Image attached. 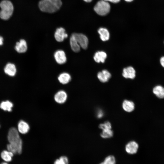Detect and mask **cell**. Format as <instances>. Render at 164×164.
<instances>
[{
  "label": "cell",
  "mask_w": 164,
  "mask_h": 164,
  "mask_svg": "<svg viewBox=\"0 0 164 164\" xmlns=\"http://www.w3.org/2000/svg\"><path fill=\"white\" fill-rule=\"evenodd\" d=\"M8 139L9 142L7 146L8 150L14 154H21L22 150V141L15 128L12 127L10 129Z\"/></svg>",
  "instance_id": "obj_1"
},
{
  "label": "cell",
  "mask_w": 164,
  "mask_h": 164,
  "mask_svg": "<svg viewBox=\"0 0 164 164\" xmlns=\"http://www.w3.org/2000/svg\"><path fill=\"white\" fill-rule=\"evenodd\" d=\"M62 5L61 0H41L39 3V8L41 11L50 13L58 11Z\"/></svg>",
  "instance_id": "obj_2"
},
{
  "label": "cell",
  "mask_w": 164,
  "mask_h": 164,
  "mask_svg": "<svg viewBox=\"0 0 164 164\" xmlns=\"http://www.w3.org/2000/svg\"><path fill=\"white\" fill-rule=\"evenodd\" d=\"M1 10L0 11V18L2 19L7 20L12 15L14 10L12 3L9 1L4 0L0 3Z\"/></svg>",
  "instance_id": "obj_3"
},
{
  "label": "cell",
  "mask_w": 164,
  "mask_h": 164,
  "mask_svg": "<svg viewBox=\"0 0 164 164\" xmlns=\"http://www.w3.org/2000/svg\"><path fill=\"white\" fill-rule=\"evenodd\" d=\"M110 9V5L109 3L104 0L98 2L94 7L96 12L101 16L107 15L109 12Z\"/></svg>",
  "instance_id": "obj_4"
},
{
  "label": "cell",
  "mask_w": 164,
  "mask_h": 164,
  "mask_svg": "<svg viewBox=\"0 0 164 164\" xmlns=\"http://www.w3.org/2000/svg\"><path fill=\"white\" fill-rule=\"evenodd\" d=\"M73 34L80 47L84 49H87L88 43V40L87 37L82 33H74Z\"/></svg>",
  "instance_id": "obj_5"
},
{
  "label": "cell",
  "mask_w": 164,
  "mask_h": 164,
  "mask_svg": "<svg viewBox=\"0 0 164 164\" xmlns=\"http://www.w3.org/2000/svg\"><path fill=\"white\" fill-rule=\"evenodd\" d=\"M54 56L56 62L59 64L65 63L67 61V57L65 52L62 50H58L54 53Z\"/></svg>",
  "instance_id": "obj_6"
},
{
  "label": "cell",
  "mask_w": 164,
  "mask_h": 164,
  "mask_svg": "<svg viewBox=\"0 0 164 164\" xmlns=\"http://www.w3.org/2000/svg\"><path fill=\"white\" fill-rule=\"evenodd\" d=\"M54 37L58 42L63 41L64 39L68 37V34L66 33L65 29L62 27L57 28L54 33Z\"/></svg>",
  "instance_id": "obj_7"
},
{
  "label": "cell",
  "mask_w": 164,
  "mask_h": 164,
  "mask_svg": "<svg viewBox=\"0 0 164 164\" xmlns=\"http://www.w3.org/2000/svg\"><path fill=\"white\" fill-rule=\"evenodd\" d=\"M67 95L66 92L63 90H60L57 92L54 96L55 101L59 104L64 103L67 100Z\"/></svg>",
  "instance_id": "obj_8"
},
{
  "label": "cell",
  "mask_w": 164,
  "mask_h": 164,
  "mask_svg": "<svg viewBox=\"0 0 164 164\" xmlns=\"http://www.w3.org/2000/svg\"><path fill=\"white\" fill-rule=\"evenodd\" d=\"M138 148V144L135 141H131L126 144L125 149L128 153L133 154L137 152Z\"/></svg>",
  "instance_id": "obj_9"
},
{
  "label": "cell",
  "mask_w": 164,
  "mask_h": 164,
  "mask_svg": "<svg viewBox=\"0 0 164 164\" xmlns=\"http://www.w3.org/2000/svg\"><path fill=\"white\" fill-rule=\"evenodd\" d=\"M15 49L19 53H23L26 52L27 49L26 41L24 39H20L19 42L16 43Z\"/></svg>",
  "instance_id": "obj_10"
},
{
  "label": "cell",
  "mask_w": 164,
  "mask_h": 164,
  "mask_svg": "<svg viewBox=\"0 0 164 164\" xmlns=\"http://www.w3.org/2000/svg\"><path fill=\"white\" fill-rule=\"evenodd\" d=\"M122 74L126 78L133 79L135 76V71L133 67H128L123 69Z\"/></svg>",
  "instance_id": "obj_11"
},
{
  "label": "cell",
  "mask_w": 164,
  "mask_h": 164,
  "mask_svg": "<svg viewBox=\"0 0 164 164\" xmlns=\"http://www.w3.org/2000/svg\"><path fill=\"white\" fill-rule=\"evenodd\" d=\"M97 77L101 82L105 83L108 81L111 77V75L107 70H104L98 73Z\"/></svg>",
  "instance_id": "obj_12"
},
{
  "label": "cell",
  "mask_w": 164,
  "mask_h": 164,
  "mask_svg": "<svg viewBox=\"0 0 164 164\" xmlns=\"http://www.w3.org/2000/svg\"><path fill=\"white\" fill-rule=\"evenodd\" d=\"M4 71L6 74L9 76L13 77L14 76L16 73V67L14 64L9 63L5 66Z\"/></svg>",
  "instance_id": "obj_13"
},
{
  "label": "cell",
  "mask_w": 164,
  "mask_h": 164,
  "mask_svg": "<svg viewBox=\"0 0 164 164\" xmlns=\"http://www.w3.org/2000/svg\"><path fill=\"white\" fill-rule=\"evenodd\" d=\"M18 131L21 134H26L27 133L30 129L29 125L26 121L21 120L20 121L18 125Z\"/></svg>",
  "instance_id": "obj_14"
},
{
  "label": "cell",
  "mask_w": 164,
  "mask_h": 164,
  "mask_svg": "<svg viewBox=\"0 0 164 164\" xmlns=\"http://www.w3.org/2000/svg\"><path fill=\"white\" fill-rule=\"evenodd\" d=\"M70 44L72 50L78 52L80 50V46L76 39L73 33L71 36L70 39Z\"/></svg>",
  "instance_id": "obj_15"
},
{
  "label": "cell",
  "mask_w": 164,
  "mask_h": 164,
  "mask_svg": "<svg viewBox=\"0 0 164 164\" xmlns=\"http://www.w3.org/2000/svg\"><path fill=\"white\" fill-rule=\"evenodd\" d=\"M107 57V54L105 52L103 51H98L95 53L94 56V59L97 63H104Z\"/></svg>",
  "instance_id": "obj_16"
},
{
  "label": "cell",
  "mask_w": 164,
  "mask_h": 164,
  "mask_svg": "<svg viewBox=\"0 0 164 164\" xmlns=\"http://www.w3.org/2000/svg\"><path fill=\"white\" fill-rule=\"evenodd\" d=\"M122 106L125 111L129 112L133 111L135 108V104L133 102L127 100L123 101Z\"/></svg>",
  "instance_id": "obj_17"
},
{
  "label": "cell",
  "mask_w": 164,
  "mask_h": 164,
  "mask_svg": "<svg viewBox=\"0 0 164 164\" xmlns=\"http://www.w3.org/2000/svg\"><path fill=\"white\" fill-rule=\"evenodd\" d=\"M101 39L104 41L108 40L110 37V34L108 31L105 28L101 27L98 30Z\"/></svg>",
  "instance_id": "obj_18"
},
{
  "label": "cell",
  "mask_w": 164,
  "mask_h": 164,
  "mask_svg": "<svg viewBox=\"0 0 164 164\" xmlns=\"http://www.w3.org/2000/svg\"><path fill=\"white\" fill-rule=\"evenodd\" d=\"M58 79L60 83L65 84L68 83L70 81L71 77L69 73L64 72L59 75Z\"/></svg>",
  "instance_id": "obj_19"
},
{
  "label": "cell",
  "mask_w": 164,
  "mask_h": 164,
  "mask_svg": "<svg viewBox=\"0 0 164 164\" xmlns=\"http://www.w3.org/2000/svg\"><path fill=\"white\" fill-rule=\"evenodd\" d=\"M153 93L159 98H164V87L160 85L155 86L153 89Z\"/></svg>",
  "instance_id": "obj_20"
},
{
  "label": "cell",
  "mask_w": 164,
  "mask_h": 164,
  "mask_svg": "<svg viewBox=\"0 0 164 164\" xmlns=\"http://www.w3.org/2000/svg\"><path fill=\"white\" fill-rule=\"evenodd\" d=\"M14 154L8 150H3L1 153L2 159L6 162H10L12 160Z\"/></svg>",
  "instance_id": "obj_21"
},
{
  "label": "cell",
  "mask_w": 164,
  "mask_h": 164,
  "mask_svg": "<svg viewBox=\"0 0 164 164\" xmlns=\"http://www.w3.org/2000/svg\"><path fill=\"white\" fill-rule=\"evenodd\" d=\"M13 104L9 101H2L0 104V108L5 111L10 112L12 111Z\"/></svg>",
  "instance_id": "obj_22"
},
{
  "label": "cell",
  "mask_w": 164,
  "mask_h": 164,
  "mask_svg": "<svg viewBox=\"0 0 164 164\" xmlns=\"http://www.w3.org/2000/svg\"><path fill=\"white\" fill-rule=\"evenodd\" d=\"M113 132L111 129H107L102 130L101 134V136L104 138H110L113 135Z\"/></svg>",
  "instance_id": "obj_23"
},
{
  "label": "cell",
  "mask_w": 164,
  "mask_h": 164,
  "mask_svg": "<svg viewBox=\"0 0 164 164\" xmlns=\"http://www.w3.org/2000/svg\"><path fill=\"white\" fill-rule=\"evenodd\" d=\"M116 163L114 157L113 155H109L106 157L104 161L99 164H115Z\"/></svg>",
  "instance_id": "obj_24"
},
{
  "label": "cell",
  "mask_w": 164,
  "mask_h": 164,
  "mask_svg": "<svg viewBox=\"0 0 164 164\" xmlns=\"http://www.w3.org/2000/svg\"><path fill=\"white\" fill-rule=\"evenodd\" d=\"M68 160L67 157L65 156L61 157L59 159L56 160L54 164H68Z\"/></svg>",
  "instance_id": "obj_25"
},
{
  "label": "cell",
  "mask_w": 164,
  "mask_h": 164,
  "mask_svg": "<svg viewBox=\"0 0 164 164\" xmlns=\"http://www.w3.org/2000/svg\"><path fill=\"white\" fill-rule=\"evenodd\" d=\"M99 128L102 130L104 129H111V123L108 121H106L104 123L101 124L99 125Z\"/></svg>",
  "instance_id": "obj_26"
},
{
  "label": "cell",
  "mask_w": 164,
  "mask_h": 164,
  "mask_svg": "<svg viewBox=\"0 0 164 164\" xmlns=\"http://www.w3.org/2000/svg\"><path fill=\"white\" fill-rule=\"evenodd\" d=\"M160 62L161 65L164 68V56L161 57L160 59Z\"/></svg>",
  "instance_id": "obj_27"
},
{
  "label": "cell",
  "mask_w": 164,
  "mask_h": 164,
  "mask_svg": "<svg viewBox=\"0 0 164 164\" xmlns=\"http://www.w3.org/2000/svg\"><path fill=\"white\" fill-rule=\"evenodd\" d=\"M107 2H110L113 3H117L119 2L120 0H104Z\"/></svg>",
  "instance_id": "obj_28"
},
{
  "label": "cell",
  "mask_w": 164,
  "mask_h": 164,
  "mask_svg": "<svg viewBox=\"0 0 164 164\" xmlns=\"http://www.w3.org/2000/svg\"><path fill=\"white\" fill-rule=\"evenodd\" d=\"M103 112L101 111H99L97 113V117L100 118L103 116Z\"/></svg>",
  "instance_id": "obj_29"
},
{
  "label": "cell",
  "mask_w": 164,
  "mask_h": 164,
  "mask_svg": "<svg viewBox=\"0 0 164 164\" xmlns=\"http://www.w3.org/2000/svg\"><path fill=\"white\" fill-rule=\"evenodd\" d=\"M3 38L2 36H0V46L3 45Z\"/></svg>",
  "instance_id": "obj_30"
},
{
  "label": "cell",
  "mask_w": 164,
  "mask_h": 164,
  "mask_svg": "<svg viewBox=\"0 0 164 164\" xmlns=\"http://www.w3.org/2000/svg\"><path fill=\"white\" fill-rule=\"evenodd\" d=\"M85 2H91L92 0H83Z\"/></svg>",
  "instance_id": "obj_31"
},
{
  "label": "cell",
  "mask_w": 164,
  "mask_h": 164,
  "mask_svg": "<svg viewBox=\"0 0 164 164\" xmlns=\"http://www.w3.org/2000/svg\"><path fill=\"white\" fill-rule=\"evenodd\" d=\"M125 0L126 2H131L133 1V0Z\"/></svg>",
  "instance_id": "obj_32"
},
{
  "label": "cell",
  "mask_w": 164,
  "mask_h": 164,
  "mask_svg": "<svg viewBox=\"0 0 164 164\" xmlns=\"http://www.w3.org/2000/svg\"><path fill=\"white\" fill-rule=\"evenodd\" d=\"M0 164H9L7 163L6 162H2Z\"/></svg>",
  "instance_id": "obj_33"
},
{
  "label": "cell",
  "mask_w": 164,
  "mask_h": 164,
  "mask_svg": "<svg viewBox=\"0 0 164 164\" xmlns=\"http://www.w3.org/2000/svg\"></svg>",
  "instance_id": "obj_34"
}]
</instances>
